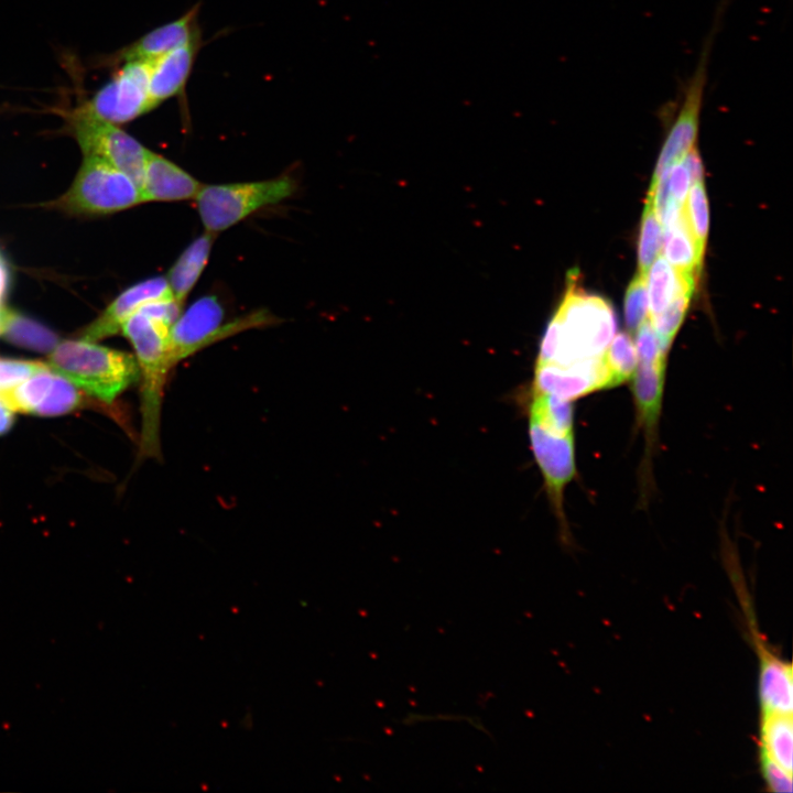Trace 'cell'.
<instances>
[{
	"instance_id": "22",
	"label": "cell",
	"mask_w": 793,
	"mask_h": 793,
	"mask_svg": "<svg viewBox=\"0 0 793 793\" xmlns=\"http://www.w3.org/2000/svg\"><path fill=\"white\" fill-rule=\"evenodd\" d=\"M54 377L55 371L47 366L17 385L0 391V397L13 411L33 413L47 395Z\"/></svg>"
},
{
	"instance_id": "1",
	"label": "cell",
	"mask_w": 793,
	"mask_h": 793,
	"mask_svg": "<svg viewBox=\"0 0 793 793\" xmlns=\"http://www.w3.org/2000/svg\"><path fill=\"white\" fill-rule=\"evenodd\" d=\"M576 275L568 273L566 292L542 336L535 366L564 368L600 357L616 334L610 302L586 293Z\"/></svg>"
},
{
	"instance_id": "25",
	"label": "cell",
	"mask_w": 793,
	"mask_h": 793,
	"mask_svg": "<svg viewBox=\"0 0 793 793\" xmlns=\"http://www.w3.org/2000/svg\"><path fill=\"white\" fill-rule=\"evenodd\" d=\"M692 295L693 292L682 293L663 311L650 316V323L665 355H667L672 341L684 321Z\"/></svg>"
},
{
	"instance_id": "29",
	"label": "cell",
	"mask_w": 793,
	"mask_h": 793,
	"mask_svg": "<svg viewBox=\"0 0 793 793\" xmlns=\"http://www.w3.org/2000/svg\"><path fill=\"white\" fill-rule=\"evenodd\" d=\"M47 365L37 361L0 358V391L10 389Z\"/></svg>"
},
{
	"instance_id": "17",
	"label": "cell",
	"mask_w": 793,
	"mask_h": 793,
	"mask_svg": "<svg viewBox=\"0 0 793 793\" xmlns=\"http://www.w3.org/2000/svg\"><path fill=\"white\" fill-rule=\"evenodd\" d=\"M215 236L205 231L193 240L165 276L171 295L181 308L208 262Z\"/></svg>"
},
{
	"instance_id": "3",
	"label": "cell",
	"mask_w": 793,
	"mask_h": 793,
	"mask_svg": "<svg viewBox=\"0 0 793 793\" xmlns=\"http://www.w3.org/2000/svg\"><path fill=\"white\" fill-rule=\"evenodd\" d=\"M48 362L52 370L107 403L139 378L133 355L84 339L58 343Z\"/></svg>"
},
{
	"instance_id": "33",
	"label": "cell",
	"mask_w": 793,
	"mask_h": 793,
	"mask_svg": "<svg viewBox=\"0 0 793 793\" xmlns=\"http://www.w3.org/2000/svg\"><path fill=\"white\" fill-rule=\"evenodd\" d=\"M692 180V184L703 182L704 166L696 146H694L683 159Z\"/></svg>"
},
{
	"instance_id": "34",
	"label": "cell",
	"mask_w": 793,
	"mask_h": 793,
	"mask_svg": "<svg viewBox=\"0 0 793 793\" xmlns=\"http://www.w3.org/2000/svg\"><path fill=\"white\" fill-rule=\"evenodd\" d=\"M14 424V411L0 397V436L8 433Z\"/></svg>"
},
{
	"instance_id": "6",
	"label": "cell",
	"mask_w": 793,
	"mask_h": 793,
	"mask_svg": "<svg viewBox=\"0 0 793 793\" xmlns=\"http://www.w3.org/2000/svg\"><path fill=\"white\" fill-rule=\"evenodd\" d=\"M142 203L141 191L123 172L106 160L85 155L62 205L87 214H107Z\"/></svg>"
},
{
	"instance_id": "7",
	"label": "cell",
	"mask_w": 793,
	"mask_h": 793,
	"mask_svg": "<svg viewBox=\"0 0 793 793\" xmlns=\"http://www.w3.org/2000/svg\"><path fill=\"white\" fill-rule=\"evenodd\" d=\"M151 61L122 63L80 110L111 123H127L154 109L149 96Z\"/></svg>"
},
{
	"instance_id": "32",
	"label": "cell",
	"mask_w": 793,
	"mask_h": 793,
	"mask_svg": "<svg viewBox=\"0 0 793 793\" xmlns=\"http://www.w3.org/2000/svg\"><path fill=\"white\" fill-rule=\"evenodd\" d=\"M666 180L670 196L683 206L692 185L689 172L683 160L671 166Z\"/></svg>"
},
{
	"instance_id": "16",
	"label": "cell",
	"mask_w": 793,
	"mask_h": 793,
	"mask_svg": "<svg viewBox=\"0 0 793 793\" xmlns=\"http://www.w3.org/2000/svg\"><path fill=\"white\" fill-rule=\"evenodd\" d=\"M666 360L638 362L633 374L637 420L642 426L647 445L652 444L661 414Z\"/></svg>"
},
{
	"instance_id": "9",
	"label": "cell",
	"mask_w": 793,
	"mask_h": 793,
	"mask_svg": "<svg viewBox=\"0 0 793 793\" xmlns=\"http://www.w3.org/2000/svg\"><path fill=\"white\" fill-rule=\"evenodd\" d=\"M530 448L544 480L548 502L564 535V491L576 472L574 434H562L528 419Z\"/></svg>"
},
{
	"instance_id": "18",
	"label": "cell",
	"mask_w": 793,
	"mask_h": 793,
	"mask_svg": "<svg viewBox=\"0 0 793 793\" xmlns=\"http://www.w3.org/2000/svg\"><path fill=\"white\" fill-rule=\"evenodd\" d=\"M649 315L663 311L676 296L695 291L697 275L683 273L672 267L664 257L656 258L647 274Z\"/></svg>"
},
{
	"instance_id": "21",
	"label": "cell",
	"mask_w": 793,
	"mask_h": 793,
	"mask_svg": "<svg viewBox=\"0 0 793 793\" xmlns=\"http://www.w3.org/2000/svg\"><path fill=\"white\" fill-rule=\"evenodd\" d=\"M760 756H764L792 773L793 721L792 715L761 714Z\"/></svg>"
},
{
	"instance_id": "5",
	"label": "cell",
	"mask_w": 793,
	"mask_h": 793,
	"mask_svg": "<svg viewBox=\"0 0 793 793\" xmlns=\"http://www.w3.org/2000/svg\"><path fill=\"white\" fill-rule=\"evenodd\" d=\"M272 323V316L257 312L225 323V312L215 295H205L181 312L170 328V358L173 367L202 349L251 327Z\"/></svg>"
},
{
	"instance_id": "35",
	"label": "cell",
	"mask_w": 793,
	"mask_h": 793,
	"mask_svg": "<svg viewBox=\"0 0 793 793\" xmlns=\"http://www.w3.org/2000/svg\"><path fill=\"white\" fill-rule=\"evenodd\" d=\"M6 281H7V273H6V269L2 263V260L0 258V298L4 292Z\"/></svg>"
},
{
	"instance_id": "2",
	"label": "cell",
	"mask_w": 793,
	"mask_h": 793,
	"mask_svg": "<svg viewBox=\"0 0 793 793\" xmlns=\"http://www.w3.org/2000/svg\"><path fill=\"white\" fill-rule=\"evenodd\" d=\"M166 319L139 309L122 325L130 340L141 378L140 458L161 457V412L165 384L174 368L170 358V328Z\"/></svg>"
},
{
	"instance_id": "8",
	"label": "cell",
	"mask_w": 793,
	"mask_h": 793,
	"mask_svg": "<svg viewBox=\"0 0 793 793\" xmlns=\"http://www.w3.org/2000/svg\"><path fill=\"white\" fill-rule=\"evenodd\" d=\"M72 127L85 155L106 160L141 188L149 149L116 124L98 120L79 108L72 116Z\"/></svg>"
},
{
	"instance_id": "12",
	"label": "cell",
	"mask_w": 793,
	"mask_h": 793,
	"mask_svg": "<svg viewBox=\"0 0 793 793\" xmlns=\"http://www.w3.org/2000/svg\"><path fill=\"white\" fill-rule=\"evenodd\" d=\"M199 3L176 20L157 26L111 56L112 63L152 61L200 35Z\"/></svg>"
},
{
	"instance_id": "11",
	"label": "cell",
	"mask_w": 793,
	"mask_h": 793,
	"mask_svg": "<svg viewBox=\"0 0 793 793\" xmlns=\"http://www.w3.org/2000/svg\"><path fill=\"white\" fill-rule=\"evenodd\" d=\"M173 298L165 276H153L124 290L83 333L96 341L118 334L123 323L148 303Z\"/></svg>"
},
{
	"instance_id": "26",
	"label": "cell",
	"mask_w": 793,
	"mask_h": 793,
	"mask_svg": "<svg viewBox=\"0 0 793 793\" xmlns=\"http://www.w3.org/2000/svg\"><path fill=\"white\" fill-rule=\"evenodd\" d=\"M661 241V222L653 209V206L649 200H647L642 214L638 241V273L643 275L647 274L649 268L659 256Z\"/></svg>"
},
{
	"instance_id": "15",
	"label": "cell",
	"mask_w": 793,
	"mask_h": 793,
	"mask_svg": "<svg viewBox=\"0 0 793 793\" xmlns=\"http://www.w3.org/2000/svg\"><path fill=\"white\" fill-rule=\"evenodd\" d=\"M759 643V702L761 714L792 715V666Z\"/></svg>"
},
{
	"instance_id": "20",
	"label": "cell",
	"mask_w": 793,
	"mask_h": 793,
	"mask_svg": "<svg viewBox=\"0 0 793 793\" xmlns=\"http://www.w3.org/2000/svg\"><path fill=\"white\" fill-rule=\"evenodd\" d=\"M0 336L39 352H51L58 344V337L46 326L8 307H0Z\"/></svg>"
},
{
	"instance_id": "23",
	"label": "cell",
	"mask_w": 793,
	"mask_h": 793,
	"mask_svg": "<svg viewBox=\"0 0 793 793\" xmlns=\"http://www.w3.org/2000/svg\"><path fill=\"white\" fill-rule=\"evenodd\" d=\"M602 357L609 372L610 388L633 377L638 367V355L628 333L615 334Z\"/></svg>"
},
{
	"instance_id": "31",
	"label": "cell",
	"mask_w": 793,
	"mask_h": 793,
	"mask_svg": "<svg viewBox=\"0 0 793 793\" xmlns=\"http://www.w3.org/2000/svg\"><path fill=\"white\" fill-rule=\"evenodd\" d=\"M761 772L769 791L774 793L792 792V773L787 772L771 759L760 756Z\"/></svg>"
},
{
	"instance_id": "13",
	"label": "cell",
	"mask_w": 793,
	"mask_h": 793,
	"mask_svg": "<svg viewBox=\"0 0 793 793\" xmlns=\"http://www.w3.org/2000/svg\"><path fill=\"white\" fill-rule=\"evenodd\" d=\"M202 44V35L151 61L149 96L153 107L173 97H184Z\"/></svg>"
},
{
	"instance_id": "27",
	"label": "cell",
	"mask_w": 793,
	"mask_h": 793,
	"mask_svg": "<svg viewBox=\"0 0 793 793\" xmlns=\"http://www.w3.org/2000/svg\"><path fill=\"white\" fill-rule=\"evenodd\" d=\"M683 205V214L687 226L699 248L705 251L709 229V210L703 182L691 185Z\"/></svg>"
},
{
	"instance_id": "28",
	"label": "cell",
	"mask_w": 793,
	"mask_h": 793,
	"mask_svg": "<svg viewBox=\"0 0 793 793\" xmlns=\"http://www.w3.org/2000/svg\"><path fill=\"white\" fill-rule=\"evenodd\" d=\"M649 315V296L645 275L638 273L626 291L624 321L634 333Z\"/></svg>"
},
{
	"instance_id": "24",
	"label": "cell",
	"mask_w": 793,
	"mask_h": 793,
	"mask_svg": "<svg viewBox=\"0 0 793 793\" xmlns=\"http://www.w3.org/2000/svg\"><path fill=\"white\" fill-rule=\"evenodd\" d=\"M82 393L76 385L55 371L52 387L45 399L36 406L33 414L40 416H57L67 414L82 403Z\"/></svg>"
},
{
	"instance_id": "4",
	"label": "cell",
	"mask_w": 793,
	"mask_h": 793,
	"mask_svg": "<svg viewBox=\"0 0 793 793\" xmlns=\"http://www.w3.org/2000/svg\"><path fill=\"white\" fill-rule=\"evenodd\" d=\"M295 189L296 183L291 176H279L256 182L203 184L194 199L206 231L217 233L263 207L286 199Z\"/></svg>"
},
{
	"instance_id": "14",
	"label": "cell",
	"mask_w": 793,
	"mask_h": 793,
	"mask_svg": "<svg viewBox=\"0 0 793 793\" xmlns=\"http://www.w3.org/2000/svg\"><path fill=\"white\" fill-rule=\"evenodd\" d=\"M202 185L174 162L148 150L140 188L142 203L194 199Z\"/></svg>"
},
{
	"instance_id": "10",
	"label": "cell",
	"mask_w": 793,
	"mask_h": 793,
	"mask_svg": "<svg viewBox=\"0 0 793 793\" xmlns=\"http://www.w3.org/2000/svg\"><path fill=\"white\" fill-rule=\"evenodd\" d=\"M608 388H610L609 372L602 356L564 368L535 366L531 383V390L569 401Z\"/></svg>"
},
{
	"instance_id": "30",
	"label": "cell",
	"mask_w": 793,
	"mask_h": 793,
	"mask_svg": "<svg viewBox=\"0 0 793 793\" xmlns=\"http://www.w3.org/2000/svg\"><path fill=\"white\" fill-rule=\"evenodd\" d=\"M634 333L638 362L666 360L667 355L662 351L650 319H645Z\"/></svg>"
},
{
	"instance_id": "19",
	"label": "cell",
	"mask_w": 793,
	"mask_h": 793,
	"mask_svg": "<svg viewBox=\"0 0 793 793\" xmlns=\"http://www.w3.org/2000/svg\"><path fill=\"white\" fill-rule=\"evenodd\" d=\"M661 248L664 259L683 273L698 275L704 261V253L692 235L683 210L673 222L665 225Z\"/></svg>"
}]
</instances>
